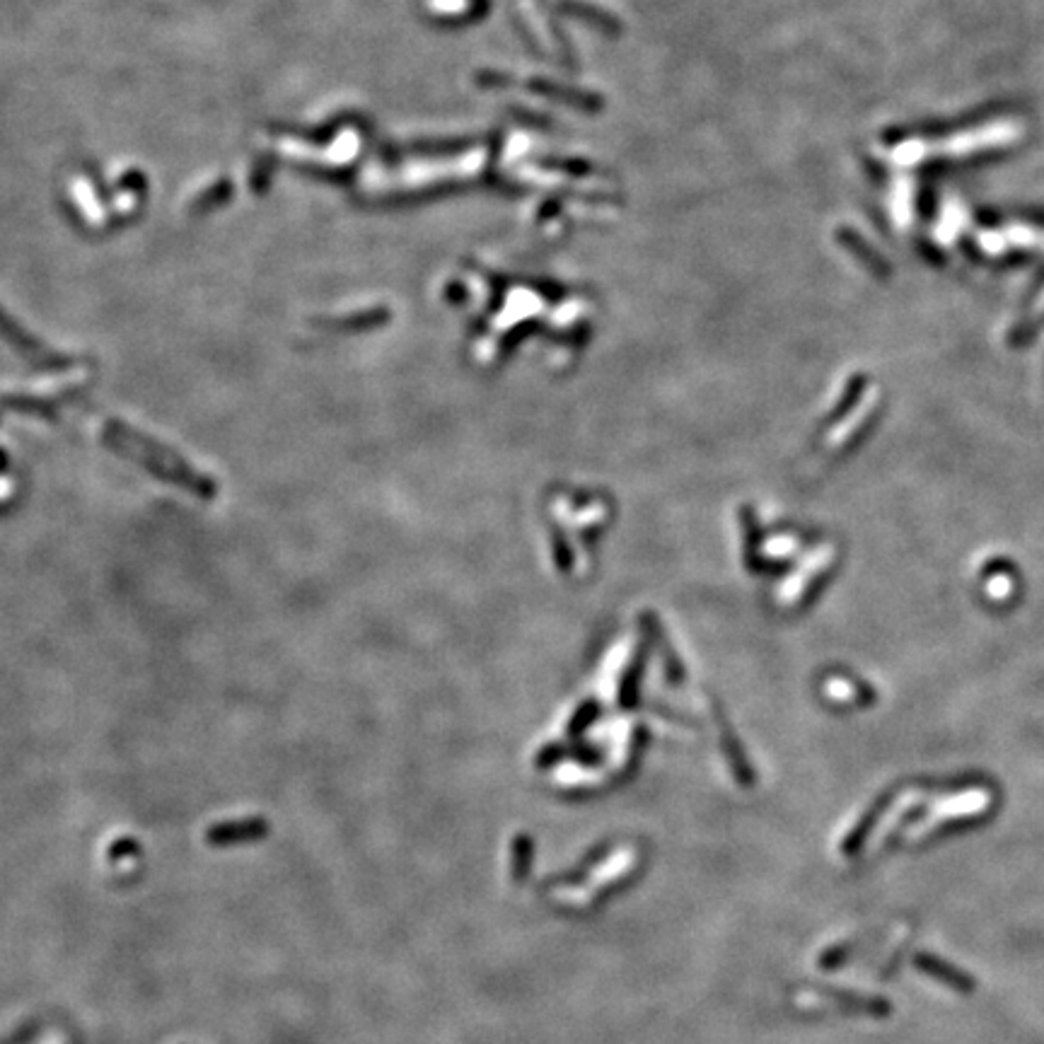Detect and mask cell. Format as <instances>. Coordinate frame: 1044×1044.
Segmentation results:
<instances>
[{"instance_id": "obj_2", "label": "cell", "mask_w": 1044, "mask_h": 1044, "mask_svg": "<svg viewBox=\"0 0 1044 1044\" xmlns=\"http://www.w3.org/2000/svg\"><path fill=\"white\" fill-rule=\"evenodd\" d=\"M0 341H5L22 361L32 365L39 373H68L75 365V358L68 353L56 351L49 344H44L42 339H37L34 334H29L22 324H17L13 317L5 315L3 307H0Z\"/></svg>"}, {"instance_id": "obj_1", "label": "cell", "mask_w": 1044, "mask_h": 1044, "mask_svg": "<svg viewBox=\"0 0 1044 1044\" xmlns=\"http://www.w3.org/2000/svg\"><path fill=\"white\" fill-rule=\"evenodd\" d=\"M100 438L104 448L112 450L121 460L133 462L153 479L162 481V484L177 486V489L187 491L189 496H196L199 501H213L218 496L220 486L216 479L196 469L177 450L167 448L160 440L136 431L126 421L104 419Z\"/></svg>"}, {"instance_id": "obj_3", "label": "cell", "mask_w": 1044, "mask_h": 1044, "mask_svg": "<svg viewBox=\"0 0 1044 1044\" xmlns=\"http://www.w3.org/2000/svg\"><path fill=\"white\" fill-rule=\"evenodd\" d=\"M90 387L87 385H71L68 390L51 394V397H39V394H0V419L5 414H22L34 416V419L56 421L66 406L85 397Z\"/></svg>"}]
</instances>
